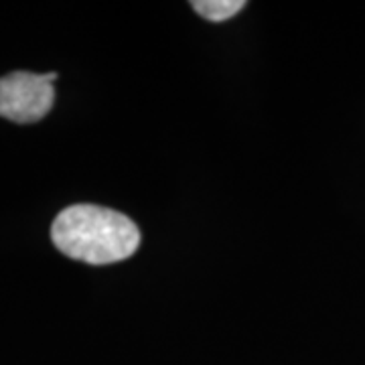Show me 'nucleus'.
<instances>
[{"mask_svg":"<svg viewBox=\"0 0 365 365\" xmlns=\"http://www.w3.org/2000/svg\"><path fill=\"white\" fill-rule=\"evenodd\" d=\"M51 240L67 258L104 266L130 258L140 246V232L116 209L79 203L55 217Z\"/></svg>","mask_w":365,"mask_h":365,"instance_id":"1","label":"nucleus"},{"mask_svg":"<svg viewBox=\"0 0 365 365\" xmlns=\"http://www.w3.org/2000/svg\"><path fill=\"white\" fill-rule=\"evenodd\" d=\"M57 73L13 71L0 78V116L16 124H35L51 112Z\"/></svg>","mask_w":365,"mask_h":365,"instance_id":"2","label":"nucleus"},{"mask_svg":"<svg viewBox=\"0 0 365 365\" xmlns=\"http://www.w3.org/2000/svg\"><path fill=\"white\" fill-rule=\"evenodd\" d=\"M193 11L211 23H222L240 13L246 2L244 0H195L191 2Z\"/></svg>","mask_w":365,"mask_h":365,"instance_id":"3","label":"nucleus"}]
</instances>
